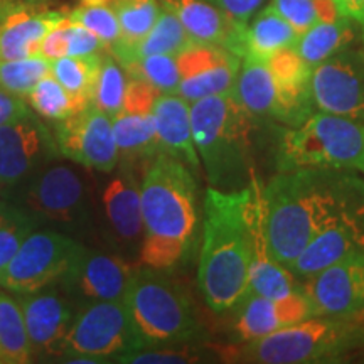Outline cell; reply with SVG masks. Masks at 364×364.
<instances>
[{
    "instance_id": "obj_45",
    "label": "cell",
    "mask_w": 364,
    "mask_h": 364,
    "mask_svg": "<svg viewBox=\"0 0 364 364\" xmlns=\"http://www.w3.org/2000/svg\"><path fill=\"white\" fill-rule=\"evenodd\" d=\"M14 9V6L9 4V0H0V22L6 19V16Z\"/></svg>"
},
{
    "instance_id": "obj_22",
    "label": "cell",
    "mask_w": 364,
    "mask_h": 364,
    "mask_svg": "<svg viewBox=\"0 0 364 364\" xmlns=\"http://www.w3.org/2000/svg\"><path fill=\"white\" fill-rule=\"evenodd\" d=\"M152 115L161 150L181 159L191 169H201V159L196 150L191 125L189 102L179 95L161 93L154 102Z\"/></svg>"
},
{
    "instance_id": "obj_38",
    "label": "cell",
    "mask_w": 364,
    "mask_h": 364,
    "mask_svg": "<svg viewBox=\"0 0 364 364\" xmlns=\"http://www.w3.org/2000/svg\"><path fill=\"white\" fill-rule=\"evenodd\" d=\"M68 19L78 22L95 36H98L107 49H110L122 36L115 12L107 4H81L80 7L68 14Z\"/></svg>"
},
{
    "instance_id": "obj_7",
    "label": "cell",
    "mask_w": 364,
    "mask_h": 364,
    "mask_svg": "<svg viewBox=\"0 0 364 364\" xmlns=\"http://www.w3.org/2000/svg\"><path fill=\"white\" fill-rule=\"evenodd\" d=\"M364 154V125L326 112H314L282 135L277 171L356 169Z\"/></svg>"
},
{
    "instance_id": "obj_12",
    "label": "cell",
    "mask_w": 364,
    "mask_h": 364,
    "mask_svg": "<svg viewBox=\"0 0 364 364\" xmlns=\"http://www.w3.org/2000/svg\"><path fill=\"white\" fill-rule=\"evenodd\" d=\"M181 83L177 95L186 102L230 95L238 76L241 58L218 46L193 43L177 54Z\"/></svg>"
},
{
    "instance_id": "obj_3",
    "label": "cell",
    "mask_w": 364,
    "mask_h": 364,
    "mask_svg": "<svg viewBox=\"0 0 364 364\" xmlns=\"http://www.w3.org/2000/svg\"><path fill=\"white\" fill-rule=\"evenodd\" d=\"M144 238L140 263L171 270L186 257L198 226V186L181 159L161 152L140 181Z\"/></svg>"
},
{
    "instance_id": "obj_37",
    "label": "cell",
    "mask_w": 364,
    "mask_h": 364,
    "mask_svg": "<svg viewBox=\"0 0 364 364\" xmlns=\"http://www.w3.org/2000/svg\"><path fill=\"white\" fill-rule=\"evenodd\" d=\"M34 220L14 208L0 209V275L16 257L27 236L34 231Z\"/></svg>"
},
{
    "instance_id": "obj_9",
    "label": "cell",
    "mask_w": 364,
    "mask_h": 364,
    "mask_svg": "<svg viewBox=\"0 0 364 364\" xmlns=\"http://www.w3.org/2000/svg\"><path fill=\"white\" fill-rule=\"evenodd\" d=\"M83 247L56 231H33L0 275V287L31 294L59 282L70 272Z\"/></svg>"
},
{
    "instance_id": "obj_27",
    "label": "cell",
    "mask_w": 364,
    "mask_h": 364,
    "mask_svg": "<svg viewBox=\"0 0 364 364\" xmlns=\"http://www.w3.org/2000/svg\"><path fill=\"white\" fill-rule=\"evenodd\" d=\"M248 292L275 300L304 292V284H300L297 277L289 268L273 260L263 230V213L255 238L253 258L248 273Z\"/></svg>"
},
{
    "instance_id": "obj_14",
    "label": "cell",
    "mask_w": 364,
    "mask_h": 364,
    "mask_svg": "<svg viewBox=\"0 0 364 364\" xmlns=\"http://www.w3.org/2000/svg\"><path fill=\"white\" fill-rule=\"evenodd\" d=\"M317 316H364V253L349 255L304 282Z\"/></svg>"
},
{
    "instance_id": "obj_34",
    "label": "cell",
    "mask_w": 364,
    "mask_h": 364,
    "mask_svg": "<svg viewBox=\"0 0 364 364\" xmlns=\"http://www.w3.org/2000/svg\"><path fill=\"white\" fill-rule=\"evenodd\" d=\"M127 76L142 80L159 93L177 95L181 83L179 65L174 54H152L124 66Z\"/></svg>"
},
{
    "instance_id": "obj_2",
    "label": "cell",
    "mask_w": 364,
    "mask_h": 364,
    "mask_svg": "<svg viewBox=\"0 0 364 364\" xmlns=\"http://www.w3.org/2000/svg\"><path fill=\"white\" fill-rule=\"evenodd\" d=\"M263 213L262 188L255 177L238 191L206 189L198 285L213 312L231 311L248 292L255 238Z\"/></svg>"
},
{
    "instance_id": "obj_44",
    "label": "cell",
    "mask_w": 364,
    "mask_h": 364,
    "mask_svg": "<svg viewBox=\"0 0 364 364\" xmlns=\"http://www.w3.org/2000/svg\"><path fill=\"white\" fill-rule=\"evenodd\" d=\"M338 7L339 16L348 17L354 22H364V0H332Z\"/></svg>"
},
{
    "instance_id": "obj_35",
    "label": "cell",
    "mask_w": 364,
    "mask_h": 364,
    "mask_svg": "<svg viewBox=\"0 0 364 364\" xmlns=\"http://www.w3.org/2000/svg\"><path fill=\"white\" fill-rule=\"evenodd\" d=\"M127 83H129V76L124 66L113 56L103 54L91 103L97 105L100 110L113 118L124 108Z\"/></svg>"
},
{
    "instance_id": "obj_16",
    "label": "cell",
    "mask_w": 364,
    "mask_h": 364,
    "mask_svg": "<svg viewBox=\"0 0 364 364\" xmlns=\"http://www.w3.org/2000/svg\"><path fill=\"white\" fill-rule=\"evenodd\" d=\"M364 253V203L321 231L289 265L299 280L306 282L349 255Z\"/></svg>"
},
{
    "instance_id": "obj_13",
    "label": "cell",
    "mask_w": 364,
    "mask_h": 364,
    "mask_svg": "<svg viewBox=\"0 0 364 364\" xmlns=\"http://www.w3.org/2000/svg\"><path fill=\"white\" fill-rule=\"evenodd\" d=\"M159 95L145 81L129 76L124 108L112 118L118 152L124 161H147L161 152L152 115L154 102Z\"/></svg>"
},
{
    "instance_id": "obj_47",
    "label": "cell",
    "mask_w": 364,
    "mask_h": 364,
    "mask_svg": "<svg viewBox=\"0 0 364 364\" xmlns=\"http://www.w3.org/2000/svg\"><path fill=\"white\" fill-rule=\"evenodd\" d=\"M358 171H361L363 174H364V154H363V157H361V162H359V166H358Z\"/></svg>"
},
{
    "instance_id": "obj_48",
    "label": "cell",
    "mask_w": 364,
    "mask_h": 364,
    "mask_svg": "<svg viewBox=\"0 0 364 364\" xmlns=\"http://www.w3.org/2000/svg\"><path fill=\"white\" fill-rule=\"evenodd\" d=\"M363 38H364V22H363Z\"/></svg>"
},
{
    "instance_id": "obj_15",
    "label": "cell",
    "mask_w": 364,
    "mask_h": 364,
    "mask_svg": "<svg viewBox=\"0 0 364 364\" xmlns=\"http://www.w3.org/2000/svg\"><path fill=\"white\" fill-rule=\"evenodd\" d=\"M231 311H235V334L243 343L317 317L316 307L306 292L277 300L247 292Z\"/></svg>"
},
{
    "instance_id": "obj_11",
    "label": "cell",
    "mask_w": 364,
    "mask_h": 364,
    "mask_svg": "<svg viewBox=\"0 0 364 364\" xmlns=\"http://www.w3.org/2000/svg\"><path fill=\"white\" fill-rule=\"evenodd\" d=\"M56 140L63 156L88 169L112 172L120 159L112 117L93 103L59 122Z\"/></svg>"
},
{
    "instance_id": "obj_40",
    "label": "cell",
    "mask_w": 364,
    "mask_h": 364,
    "mask_svg": "<svg viewBox=\"0 0 364 364\" xmlns=\"http://www.w3.org/2000/svg\"><path fill=\"white\" fill-rule=\"evenodd\" d=\"M270 6L280 14L299 34L321 22L317 0H272Z\"/></svg>"
},
{
    "instance_id": "obj_42",
    "label": "cell",
    "mask_w": 364,
    "mask_h": 364,
    "mask_svg": "<svg viewBox=\"0 0 364 364\" xmlns=\"http://www.w3.org/2000/svg\"><path fill=\"white\" fill-rule=\"evenodd\" d=\"M27 118H31V112L27 108L26 100L19 95L0 88V127L27 120Z\"/></svg>"
},
{
    "instance_id": "obj_1",
    "label": "cell",
    "mask_w": 364,
    "mask_h": 364,
    "mask_svg": "<svg viewBox=\"0 0 364 364\" xmlns=\"http://www.w3.org/2000/svg\"><path fill=\"white\" fill-rule=\"evenodd\" d=\"M263 230L273 260L289 268L316 236L364 203L351 169L279 172L262 188Z\"/></svg>"
},
{
    "instance_id": "obj_43",
    "label": "cell",
    "mask_w": 364,
    "mask_h": 364,
    "mask_svg": "<svg viewBox=\"0 0 364 364\" xmlns=\"http://www.w3.org/2000/svg\"><path fill=\"white\" fill-rule=\"evenodd\" d=\"M213 6L220 7L221 11L230 14L233 19L241 24H248L253 19V16L260 11L265 0H206Z\"/></svg>"
},
{
    "instance_id": "obj_31",
    "label": "cell",
    "mask_w": 364,
    "mask_h": 364,
    "mask_svg": "<svg viewBox=\"0 0 364 364\" xmlns=\"http://www.w3.org/2000/svg\"><path fill=\"white\" fill-rule=\"evenodd\" d=\"M103 54L66 56L51 61V75L76 98L91 103Z\"/></svg>"
},
{
    "instance_id": "obj_28",
    "label": "cell",
    "mask_w": 364,
    "mask_h": 364,
    "mask_svg": "<svg viewBox=\"0 0 364 364\" xmlns=\"http://www.w3.org/2000/svg\"><path fill=\"white\" fill-rule=\"evenodd\" d=\"M353 38V21L339 16L336 21L317 22L306 33L299 34L292 48L314 70L322 61H326L327 58H331L332 54L351 44Z\"/></svg>"
},
{
    "instance_id": "obj_23",
    "label": "cell",
    "mask_w": 364,
    "mask_h": 364,
    "mask_svg": "<svg viewBox=\"0 0 364 364\" xmlns=\"http://www.w3.org/2000/svg\"><path fill=\"white\" fill-rule=\"evenodd\" d=\"M44 132L33 120L0 127V186H12L29 174L43 156Z\"/></svg>"
},
{
    "instance_id": "obj_21",
    "label": "cell",
    "mask_w": 364,
    "mask_h": 364,
    "mask_svg": "<svg viewBox=\"0 0 364 364\" xmlns=\"http://www.w3.org/2000/svg\"><path fill=\"white\" fill-rule=\"evenodd\" d=\"M68 14L59 11L34 12L14 6L0 22V59H21L38 56L39 46L54 27L65 22Z\"/></svg>"
},
{
    "instance_id": "obj_41",
    "label": "cell",
    "mask_w": 364,
    "mask_h": 364,
    "mask_svg": "<svg viewBox=\"0 0 364 364\" xmlns=\"http://www.w3.org/2000/svg\"><path fill=\"white\" fill-rule=\"evenodd\" d=\"M65 36L68 56H90V54L102 53L107 48L98 36L70 19L65 21Z\"/></svg>"
},
{
    "instance_id": "obj_39",
    "label": "cell",
    "mask_w": 364,
    "mask_h": 364,
    "mask_svg": "<svg viewBox=\"0 0 364 364\" xmlns=\"http://www.w3.org/2000/svg\"><path fill=\"white\" fill-rule=\"evenodd\" d=\"M120 363L130 364H181L201 361V354L196 353L193 344L166 346V348L139 349V351L124 354L118 358Z\"/></svg>"
},
{
    "instance_id": "obj_17",
    "label": "cell",
    "mask_w": 364,
    "mask_h": 364,
    "mask_svg": "<svg viewBox=\"0 0 364 364\" xmlns=\"http://www.w3.org/2000/svg\"><path fill=\"white\" fill-rule=\"evenodd\" d=\"M174 12L193 43L218 46L243 58L247 54V26L206 0H159Z\"/></svg>"
},
{
    "instance_id": "obj_10",
    "label": "cell",
    "mask_w": 364,
    "mask_h": 364,
    "mask_svg": "<svg viewBox=\"0 0 364 364\" xmlns=\"http://www.w3.org/2000/svg\"><path fill=\"white\" fill-rule=\"evenodd\" d=\"M311 95L317 110L364 125V49L346 46L314 68Z\"/></svg>"
},
{
    "instance_id": "obj_20",
    "label": "cell",
    "mask_w": 364,
    "mask_h": 364,
    "mask_svg": "<svg viewBox=\"0 0 364 364\" xmlns=\"http://www.w3.org/2000/svg\"><path fill=\"white\" fill-rule=\"evenodd\" d=\"M17 302L24 316L33 353L58 356L75 318L70 304L61 295L44 292V289L31 294H17Z\"/></svg>"
},
{
    "instance_id": "obj_18",
    "label": "cell",
    "mask_w": 364,
    "mask_h": 364,
    "mask_svg": "<svg viewBox=\"0 0 364 364\" xmlns=\"http://www.w3.org/2000/svg\"><path fill=\"white\" fill-rule=\"evenodd\" d=\"M85 199V182L78 172L68 166H56L29 186L24 201L34 215L66 225L81 220Z\"/></svg>"
},
{
    "instance_id": "obj_36",
    "label": "cell",
    "mask_w": 364,
    "mask_h": 364,
    "mask_svg": "<svg viewBox=\"0 0 364 364\" xmlns=\"http://www.w3.org/2000/svg\"><path fill=\"white\" fill-rule=\"evenodd\" d=\"M49 73H51V61L43 56L7 59V61L0 59V88L26 98L31 90Z\"/></svg>"
},
{
    "instance_id": "obj_6",
    "label": "cell",
    "mask_w": 364,
    "mask_h": 364,
    "mask_svg": "<svg viewBox=\"0 0 364 364\" xmlns=\"http://www.w3.org/2000/svg\"><path fill=\"white\" fill-rule=\"evenodd\" d=\"M124 302L136 334L150 348L189 344L203 336L193 300L166 270L135 268Z\"/></svg>"
},
{
    "instance_id": "obj_5",
    "label": "cell",
    "mask_w": 364,
    "mask_h": 364,
    "mask_svg": "<svg viewBox=\"0 0 364 364\" xmlns=\"http://www.w3.org/2000/svg\"><path fill=\"white\" fill-rule=\"evenodd\" d=\"M359 348H364V316H317L248 341L228 358L257 364L338 363Z\"/></svg>"
},
{
    "instance_id": "obj_30",
    "label": "cell",
    "mask_w": 364,
    "mask_h": 364,
    "mask_svg": "<svg viewBox=\"0 0 364 364\" xmlns=\"http://www.w3.org/2000/svg\"><path fill=\"white\" fill-rule=\"evenodd\" d=\"M33 348L17 299L0 290V364H26Z\"/></svg>"
},
{
    "instance_id": "obj_32",
    "label": "cell",
    "mask_w": 364,
    "mask_h": 364,
    "mask_svg": "<svg viewBox=\"0 0 364 364\" xmlns=\"http://www.w3.org/2000/svg\"><path fill=\"white\" fill-rule=\"evenodd\" d=\"M27 102L41 117L61 122L88 107V102L76 98L49 73L27 95Z\"/></svg>"
},
{
    "instance_id": "obj_24",
    "label": "cell",
    "mask_w": 364,
    "mask_h": 364,
    "mask_svg": "<svg viewBox=\"0 0 364 364\" xmlns=\"http://www.w3.org/2000/svg\"><path fill=\"white\" fill-rule=\"evenodd\" d=\"M233 98L253 118H267L282 124V100L277 81L265 59L245 54L236 76Z\"/></svg>"
},
{
    "instance_id": "obj_33",
    "label": "cell",
    "mask_w": 364,
    "mask_h": 364,
    "mask_svg": "<svg viewBox=\"0 0 364 364\" xmlns=\"http://www.w3.org/2000/svg\"><path fill=\"white\" fill-rule=\"evenodd\" d=\"M122 36L115 44H134L149 34L162 7L159 0H110Z\"/></svg>"
},
{
    "instance_id": "obj_26",
    "label": "cell",
    "mask_w": 364,
    "mask_h": 364,
    "mask_svg": "<svg viewBox=\"0 0 364 364\" xmlns=\"http://www.w3.org/2000/svg\"><path fill=\"white\" fill-rule=\"evenodd\" d=\"M191 44H193V39L186 33L184 26L177 19L176 14L162 7L157 22L147 36H144L134 44H113L110 53L122 66H125L136 59L152 56V54H174L177 56Z\"/></svg>"
},
{
    "instance_id": "obj_29",
    "label": "cell",
    "mask_w": 364,
    "mask_h": 364,
    "mask_svg": "<svg viewBox=\"0 0 364 364\" xmlns=\"http://www.w3.org/2000/svg\"><path fill=\"white\" fill-rule=\"evenodd\" d=\"M299 33L272 6L257 12L247 26V54L268 61L272 54L292 48Z\"/></svg>"
},
{
    "instance_id": "obj_25",
    "label": "cell",
    "mask_w": 364,
    "mask_h": 364,
    "mask_svg": "<svg viewBox=\"0 0 364 364\" xmlns=\"http://www.w3.org/2000/svg\"><path fill=\"white\" fill-rule=\"evenodd\" d=\"M103 206L108 223L118 240L125 243L142 241V196H140V181L134 172H122L107 186L103 193Z\"/></svg>"
},
{
    "instance_id": "obj_19",
    "label": "cell",
    "mask_w": 364,
    "mask_h": 364,
    "mask_svg": "<svg viewBox=\"0 0 364 364\" xmlns=\"http://www.w3.org/2000/svg\"><path fill=\"white\" fill-rule=\"evenodd\" d=\"M134 270L117 255L90 252L83 247L61 282L91 302L124 300Z\"/></svg>"
},
{
    "instance_id": "obj_46",
    "label": "cell",
    "mask_w": 364,
    "mask_h": 364,
    "mask_svg": "<svg viewBox=\"0 0 364 364\" xmlns=\"http://www.w3.org/2000/svg\"><path fill=\"white\" fill-rule=\"evenodd\" d=\"M108 2H110V0H83V4H107V6Z\"/></svg>"
},
{
    "instance_id": "obj_4",
    "label": "cell",
    "mask_w": 364,
    "mask_h": 364,
    "mask_svg": "<svg viewBox=\"0 0 364 364\" xmlns=\"http://www.w3.org/2000/svg\"><path fill=\"white\" fill-rule=\"evenodd\" d=\"M252 122L231 93L191 103L196 150L211 188L238 191L257 177L250 140Z\"/></svg>"
},
{
    "instance_id": "obj_8",
    "label": "cell",
    "mask_w": 364,
    "mask_h": 364,
    "mask_svg": "<svg viewBox=\"0 0 364 364\" xmlns=\"http://www.w3.org/2000/svg\"><path fill=\"white\" fill-rule=\"evenodd\" d=\"M142 348L145 344L132 324L124 300H93L73 318L58 356L66 361L81 356L107 361Z\"/></svg>"
}]
</instances>
